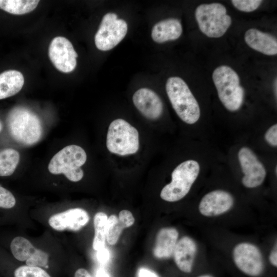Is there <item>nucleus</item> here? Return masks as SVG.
I'll return each mask as SVG.
<instances>
[{
    "mask_svg": "<svg viewBox=\"0 0 277 277\" xmlns=\"http://www.w3.org/2000/svg\"><path fill=\"white\" fill-rule=\"evenodd\" d=\"M200 171V165L195 160H188L180 164L171 173V182L162 189L161 199L169 202L182 199L189 192Z\"/></svg>",
    "mask_w": 277,
    "mask_h": 277,
    "instance_id": "obj_4",
    "label": "nucleus"
},
{
    "mask_svg": "<svg viewBox=\"0 0 277 277\" xmlns=\"http://www.w3.org/2000/svg\"><path fill=\"white\" fill-rule=\"evenodd\" d=\"M14 277H51L43 268L39 267L21 266L14 271Z\"/></svg>",
    "mask_w": 277,
    "mask_h": 277,
    "instance_id": "obj_25",
    "label": "nucleus"
},
{
    "mask_svg": "<svg viewBox=\"0 0 277 277\" xmlns=\"http://www.w3.org/2000/svg\"><path fill=\"white\" fill-rule=\"evenodd\" d=\"M96 277H110L107 271L103 268H98L96 272Z\"/></svg>",
    "mask_w": 277,
    "mask_h": 277,
    "instance_id": "obj_34",
    "label": "nucleus"
},
{
    "mask_svg": "<svg viewBox=\"0 0 277 277\" xmlns=\"http://www.w3.org/2000/svg\"><path fill=\"white\" fill-rule=\"evenodd\" d=\"M24 84L22 73L17 70H10L0 74V100L12 96L17 93Z\"/></svg>",
    "mask_w": 277,
    "mask_h": 277,
    "instance_id": "obj_20",
    "label": "nucleus"
},
{
    "mask_svg": "<svg viewBox=\"0 0 277 277\" xmlns=\"http://www.w3.org/2000/svg\"><path fill=\"white\" fill-rule=\"evenodd\" d=\"M195 16L200 30L209 37L223 36L231 23L225 7L218 3L199 6Z\"/></svg>",
    "mask_w": 277,
    "mask_h": 277,
    "instance_id": "obj_7",
    "label": "nucleus"
},
{
    "mask_svg": "<svg viewBox=\"0 0 277 277\" xmlns=\"http://www.w3.org/2000/svg\"><path fill=\"white\" fill-rule=\"evenodd\" d=\"M212 79L225 107L230 111L239 110L243 102L244 91L236 72L229 66L222 65L214 70Z\"/></svg>",
    "mask_w": 277,
    "mask_h": 277,
    "instance_id": "obj_3",
    "label": "nucleus"
},
{
    "mask_svg": "<svg viewBox=\"0 0 277 277\" xmlns=\"http://www.w3.org/2000/svg\"><path fill=\"white\" fill-rule=\"evenodd\" d=\"M118 220L125 228L131 226L135 221L132 213L127 210H123L120 212Z\"/></svg>",
    "mask_w": 277,
    "mask_h": 277,
    "instance_id": "obj_28",
    "label": "nucleus"
},
{
    "mask_svg": "<svg viewBox=\"0 0 277 277\" xmlns=\"http://www.w3.org/2000/svg\"><path fill=\"white\" fill-rule=\"evenodd\" d=\"M86 160V153L81 147L71 145L64 147L52 157L48 168L52 174L63 173L70 181L76 182L84 176L81 167Z\"/></svg>",
    "mask_w": 277,
    "mask_h": 277,
    "instance_id": "obj_5",
    "label": "nucleus"
},
{
    "mask_svg": "<svg viewBox=\"0 0 277 277\" xmlns=\"http://www.w3.org/2000/svg\"><path fill=\"white\" fill-rule=\"evenodd\" d=\"M265 139L270 145L277 146V125L275 124L271 126L266 132Z\"/></svg>",
    "mask_w": 277,
    "mask_h": 277,
    "instance_id": "obj_29",
    "label": "nucleus"
},
{
    "mask_svg": "<svg viewBox=\"0 0 277 277\" xmlns=\"http://www.w3.org/2000/svg\"><path fill=\"white\" fill-rule=\"evenodd\" d=\"M166 90L179 117L188 124L195 123L200 117V108L184 81L177 76L169 77L166 82Z\"/></svg>",
    "mask_w": 277,
    "mask_h": 277,
    "instance_id": "obj_2",
    "label": "nucleus"
},
{
    "mask_svg": "<svg viewBox=\"0 0 277 277\" xmlns=\"http://www.w3.org/2000/svg\"><path fill=\"white\" fill-rule=\"evenodd\" d=\"M2 129H3V124H2V122L0 120V132L2 131Z\"/></svg>",
    "mask_w": 277,
    "mask_h": 277,
    "instance_id": "obj_37",
    "label": "nucleus"
},
{
    "mask_svg": "<svg viewBox=\"0 0 277 277\" xmlns=\"http://www.w3.org/2000/svg\"><path fill=\"white\" fill-rule=\"evenodd\" d=\"M127 32V23L117 19L116 14L108 13L103 16L95 35V46L100 50H109L123 40Z\"/></svg>",
    "mask_w": 277,
    "mask_h": 277,
    "instance_id": "obj_8",
    "label": "nucleus"
},
{
    "mask_svg": "<svg viewBox=\"0 0 277 277\" xmlns=\"http://www.w3.org/2000/svg\"><path fill=\"white\" fill-rule=\"evenodd\" d=\"M232 195L223 190L212 191L205 194L200 201L199 210L206 216H214L229 211L233 206Z\"/></svg>",
    "mask_w": 277,
    "mask_h": 277,
    "instance_id": "obj_14",
    "label": "nucleus"
},
{
    "mask_svg": "<svg viewBox=\"0 0 277 277\" xmlns=\"http://www.w3.org/2000/svg\"><path fill=\"white\" fill-rule=\"evenodd\" d=\"M48 54L52 64L61 72L69 73L76 67L77 54L71 43L64 37L56 36L52 40Z\"/></svg>",
    "mask_w": 277,
    "mask_h": 277,
    "instance_id": "obj_11",
    "label": "nucleus"
},
{
    "mask_svg": "<svg viewBox=\"0 0 277 277\" xmlns=\"http://www.w3.org/2000/svg\"><path fill=\"white\" fill-rule=\"evenodd\" d=\"M19 161V154L12 148L0 151V176H7L14 172Z\"/></svg>",
    "mask_w": 277,
    "mask_h": 277,
    "instance_id": "obj_23",
    "label": "nucleus"
},
{
    "mask_svg": "<svg viewBox=\"0 0 277 277\" xmlns=\"http://www.w3.org/2000/svg\"><path fill=\"white\" fill-rule=\"evenodd\" d=\"M16 200L12 193L0 186V207L9 209L13 207Z\"/></svg>",
    "mask_w": 277,
    "mask_h": 277,
    "instance_id": "obj_27",
    "label": "nucleus"
},
{
    "mask_svg": "<svg viewBox=\"0 0 277 277\" xmlns=\"http://www.w3.org/2000/svg\"><path fill=\"white\" fill-rule=\"evenodd\" d=\"M118 217L114 214L108 217L106 240L110 245H115L124 229Z\"/></svg>",
    "mask_w": 277,
    "mask_h": 277,
    "instance_id": "obj_24",
    "label": "nucleus"
},
{
    "mask_svg": "<svg viewBox=\"0 0 277 277\" xmlns=\"http://www.w3.org/2000/svg\"><path fill=\"white\" fill-rule=\"evenodd\" d=\"M89 215L84 209L71 208L51 215L48 223L56 231L69 230L76 231L84 227L89 221Z\"/></svg>",
    "mask_w": 277,
    "mask_h": 277,
    "instance_id": "obj_13",
    "label": "nucleus"
},
{
    "mask_svg": "<svg viewBox=\"0 0 277 277\" xmlns=\"http://www.w3.org/2000/svg\"><path fill=\"white\" fill-rule=\"evenodd\" d=\"M10 249L14 257L19 261H25L26 265L39 267L47 266L48 254L35 247L24 237L14 238L11 243Z\"/></svg>",
    "mask_w": 277,
    "mask_h": 277,
    "instance_id": "obj_12",
    "label": "nucleus"
},
{
    "mask_svg": "<svg viewBox=\"0 0 277 277\" xmlns=\"http://www.w3.org/2000/svg\"><path fill=\"white\" fill-rule=\"evenodd\" d=\"M179 232L173 227L161 229L156 237L153 255L157 259H168L173 255L177 242Z\"/></svg>",
    "mask_w": 277,
    "mask_h": 277,
    "instance_id": "obj_18",
    "label": "nucleus"
},
{
    "mask_svg": "<svg viewBox=\"0 0 277 277\" xmlns=\"http://www.w3.org/2000/svg\"><path fill=\"white\" fill-rule=\"evenodd\" d=\"M9 133L13 138L25 146L33 145L43 135V127L38 116L24 107L12 109L7 118Z\"/></svg>",
    "mask_w": 277,
    "mask_h": 277,
    "instance_id": "obj_1",
    "label": "nucleus"
},
{
    "mask_svg": "<svg viewBox=\"0 0 277 277\" xmlns=\"http://www.w3.org/2000/svg\"><path fill=\"white\" fill-rule=\"evenodd\" d=\"M245 41L252 49L268 55L277 54V41L271 34L256 29H250L245 34Z\"/></svg>",
    "mask_w": 277,
    "mask_h": 277,
    "instance_id": "obj_17",
    "label": "nucleus"
},
{
    "mask_svg": "<svg viewBox=\"0 0 277 277\" xmlns=\"http://www.w3.org/2000/svg\"><path fill=\"white\" fill-rule=\"evenodd\" d=\"M196 252V244L190 237L183 236L177 242L173 255L175 263L180 270L185 273L192 271Z\"/></svg>",
    "mask_w": 277,
    "mask_h": 277,
    "instance_id": "obj_16",
    "label": "nucleus"
},
{
    "mask_svg": "<svg viewBox=\"0 0 277 277\" xmlns=\"http://www.w3.org/2000/svg\"><path fill=\"white\" fill-rule=\"evenodd\" d=\"M233 259L236 267L245 274L253 277L260 275L264 269L263 256L255 245L241 243L233 250Z\"/></svg>",
    "mask_w": 277,
    "mask_h": 277,
    "instance_id": "obj_9",
    "label": "nucleus"
},
{
    "mask_svg": "<svg viewBox=\"0 0 277 277\" xmlns=\"http://www.w3.org/2000/svg\"><path fill=\"white\" fill-rule=\"evenodd\" d=\"M38 0H0V8L16 15H21L33 11L38 4Z\"/></svg>",
    "mask_w": 277,
    "mask_h": 277,
    "instance_id": "obj_21",
    "label": "nucleus"
},
{
    "mask_svg": "<svg viewBox=\"0 0 277 277\" xmlns=\"http://www.w3.org/2000/svg\"><path fill=\"white\" fill-rule=\"evenodd\" d=\"M198 277H213V276L209 274H204V275H200Z\"/></svg>",
    "mask_w": 277,
    "mask_h": 277,
    "instance_id": "obj_36",
    "label": "nucleus"
},
{
    "mask_svg": "<svg viewBox=\"0 0 277 277\" xmlns=\"http://www.w3.org/2000/svg\"><path fill=\"white\" fill-rule=\"evenodd\" d=\"M238 159L244 175L243 185L249 188L260 186L266 176V170L256 155L249 148L243 147L238 152Z\"/></svg>",
    "mask_w": 277,
    "mask_h": 277,
    "instance_id": "obj_10",
    "label": "nucleus"
},
{
    "mask_svg": "<svg viewBox=\"0 0 277 277\" xmlns=\"http://www.w3.org/2000/svg\"><path fill=\"white\" fill-rule=\"evenodd\" d=\"M108 216L103 212L96 213L94 216V236L92 247L95 251L105 246L107 236Z\"/></svg>",
    "mask_w": 277,
    "mask_h": 277,
    "instance_id": "obj_22",
    "label": "nucleus"
},
{
    "mask_svg": "<svg viewBox=\"0 0 277 277\" xmlns=\"http://www.w3.org/2000/svg\"><path fill=\"white\" fill-rule=\"evenodd\" d=\"M106 146L109 151L117 155L134 154L139 149L138 132L126 121L116 119L109 126Z\"/></svg>",
    "mask_w": 277,
    "mask_h": 277,
    "instance_id": "obj_6",
    "label": "nucleus"
},
{
    "mask_svg": "<svg viewBox=\"0 0 277 277\" xmlns=\"http://www.w3.org/2000/svg\"><path fill=\"white\" fill-rule=\"evenodd\" d=\"M136 277H159L158 275L153 271L145 267L138 269L136 274Z\"/></svg>",
    "mask_w": 277,
    "mask_h": 277,
    "instance_id": "obj_31",
    "label": "nucleus"
},
{
    "mask_svg": "<svg viewBox=\"0 0 277 277\" xmlns=\"http://www.w3.org/2000/svg\"><path fill=\"white\" fill-rule=\"evenodd\" d=\"M96 251V258L98 262L102 265L107 263L110 258V252L108 249L104 246Z\"/></svg>",
    "mask_w": 277,
    "mask_h": 277,
    "instance_id": "obj_30",
    "label": "nucleus"
},
{
    "mask_svg": "<svg viewBox=\"0 0 277 277\" xmlns=\"http://www.w3.org/2000/svg\"><path fill=\"white\" fill-rule=\"evenodd\" d=\"M269 260L273 266L275 267L277 266V249L276 244L269 255Z\"/></svg>",
    "mask_w": 277,
    "mask_h": 277,
    "instance_id": "obj_32",
    "label": "nucleus"
},
{
    "mask_svg": "<svg viewBox=\"0 0 277 277\" xmlns=\"http://www.w3.org/2000/svg\"><path fill=\"white\" fill-rule=\"evenodd\" d=\"M274 93L275 94V96H276V80H275V81H274Z\"/></svg>",
    "mask_w": 277,
    "mask_h": 277,
    "instance_id": "obj_35",
    "label": "nucleus"
},
{
    "mask_svg": "<svg viewBox=\"0 0 277 277\" xmlns=\"http://www.w3.org/2000/svg\"><path fill=\"white\" fill-rule=\"evenodd\" d=\"M74 277H92L90 273L84 268H79L76 270Z\"/></svg>",
    "mask_w": 277,
    "mask_h": 277,
    "instance_id": "obj_33",
    "label": "nucleus"
},
{
    "mask_svg": "<svg viewBox=\"0 0 277 277\" xmlns=\"http://www.w3.org/2000/svg\"><path fill=\"white\" fill-rule=\"evenodd\" d=\"M233 6L241 11L250 12L256 10L262 2L261 0H232Z\"/></svg>",
    "mask_w": 277,
    "mask_h": 277,
    "instance_id": "obj_26",
    "label": "nucleus"
},
{
    "mask_svg": "<svg viewBox=\"0 0 277 277\" xmlns=\"http://www.w3.org/2000/svg\"><path fill=\"white\" fill-rule=\"evenodd\" d=\"M182 26L180 21L176 18H168L155 24L152 28L151 37L158 43L173 41L180 37Z\"/></svg>",
    "mask_w": 277,
    "mask_h": 277,
    "instance_id": "obj_19",
    "label": "nucleus"
},
{
    "mask_svg": "<svg viewBox=\"0 0 277 277\" xmlns=\"http://www.w3.org/2000/svg\"><path fill=\"white\" fill-rule=\"evenodd\" d=\"M132 100L137 110L146 118L155 120L162 114L163 105L160 97L153 90L143 88L133 94Z\"/></svg>",
    "mask_w": 277,
    "mask_h": 277,
    "instance_id": "obj_15",
    "label": "nucleus"
}]
</instances>
